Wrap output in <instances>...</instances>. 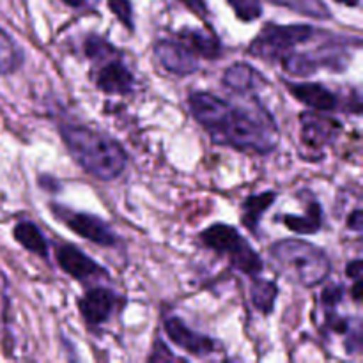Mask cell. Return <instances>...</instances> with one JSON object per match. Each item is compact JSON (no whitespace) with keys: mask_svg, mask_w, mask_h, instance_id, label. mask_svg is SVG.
I'll return each instance as SVG.
<instances>
[{"mask_svg":"<svg viewBox=\"0 0 363 363\" xmlns=\"http://www.w3.org/2000/svg\"><path fill=\"white\" fill-rule=\"evenodd\" d=\"M339 121L321 113L307 112L301 116V140L311 149H321L340 131Z\"/></svg>","mask_w":363,"mask_h":363,"instance_id":"7c38bea8","label":"cell"},{"mask_svg":"<svg viewBox=\"0 0 363 363\" xmlns=\"http://www.w3.org/2000/svg\"><path fill=\"white\" fill-rule=\"evenodd\" d=\"M177 35H179V41L197 57H204L209 60L222 57V43L209 32L199 30V28H184Z\"/></svg>","mask_w":363,"mask_h":363,"instance_id":"9a60e30c","label":"cell"},{"mask_svg":"<svg viewBox=\"0 0 363 363\" xmlns=\"http://www.w3.org/2000/svg\"><path fill=\"white\" fill-rule=\"evenodd\" d=\"M23 64V53L16 43L0 28V77L14 73Z\"/></svg>","mask_w":363,"mask_h":363,"instance_id":"d6986e66","label":"cell"},{"mask_svg":"<svg viewBox=\"0 0 363 363\" xmlns=\"http://www.w3.org/2000/svg\"><path fill=\"white\" fill-rule=\"evenodd\" d=\"M184 6L190 7L191 11H195L197 14H206V4L204 0H181Z\"/></svg>","mask_w":363,"mask_h":363,"instance_id":"83f0119b","label":"cell"},{"mask_svg":"<svg viewBox=\"0 0 363 363\" xmlns=\"http://www.w3.org/2000/svg\"><path fill=\"white\" fill-rule=\"evenodd\" d=\"M363 218H362V209H354L353 215L347 218V227L353 230H357V233H362V225H363Z\"/></svg>","mask_w":363,"mask_h":363,"instance_id":"484cf974","label":"cell"},{"mask_svg":"<svg viewBox=\"0 0 363 363\" xmlns=\"http://www.w3.org/2000/svg\"><path fill=\"white\" fill-rule=\"evenodd\" d=\"M94 84L106 94H130L135 89V77L121 59L119 50H113L103 59L96 60Z\"/></svg>","mask_w":363,"mask_h":363,"instance_id":"52a82bcc","label":"cell"},{"mask_svg":"<svg viewBox=\"0 0 363 363\" xmlns=\"http://www.w3.org/2000/svg\"><path fill=\"white\" fill-rule=\"evenodd\" d=\"M282 220L287 229H291L293 233L314 234L323 227L321 206L315 201H312L305 215H284Z\"/></svg>","mask_w":363,"mask_h":363,"instance_id":"ac0fdd59","label":"cell"},{"mask_svg":"<svg viewBox=\"0 0 363 363\" xmlns=\"http://www.w3.org/2000/svg\"><path fill=\"white\" fill-rule=\"evenodd\" d=\"M62 2H66L67 6H71V7H82L85 4V0H62Z\"/></svg>","mask_w":363,"mask_h":363,"instance_id":"f546056e","label":"cell"},{"mask_svg":"<svg viewBox=\"0 0 363 363\" xmlns=\"http://www.w3.org/2000/svg\"><path fill=\"white\" fill-rule=\"evenodd\" d=\"M59 131L71 158L99 181H113L126 170L128 155L113 138L71 123L60 124Z\"/></svg>","mask_w":363,"mask_h":363,"instance_id":"7a4b0ae2","label":"cell"},{"mask_svg":"<svg viewBox=\"0 0 363 363\" xmlns=\"http://www.w3.org/2000/svg\"><path fill=\"white\" fill-rule=\"evenodd\" d=\"M14 240L32 254H38L45 259L48 257V241L45 240V236H43V233L35 223L28 222V220H21L14 227Z\"/></svg>","mask_w":363,"mask_h":363,"instance_id":"2e32d148","label":"cell"},{"mask_svg":"<svg viewBox=\"0 0 363 363\" xmlns=\"http://www.w3.org/2000/svg\"><path fill=\"white\" fill-rule=\"evenodd\" d=\"M277 194L275 191H266V194L252 195L245 201L243 204V215H241V222L247 227L248 230L255 233L257 230V225L261 223L262 215L268 211L269 206L275 202Z\"/></svg>","mask_w":363,"mask_h":363,"instance_id":"e0dca14e","label":"cell"},{"mask_svg":"<svg viewBox=\"0 0 363 363\" xmlns=\"http://www.w3.org/2000/svg\"><path fill=\"white\" fill-rule=\"evenodd\" d=\"M52 213L64 223L69 227L73 233L78 236L85 238V240L92 241L101 247H113L117 245V236L112 230V227L101 220L99 216L89 215V213H77L71 209L62 208L59 204L52 206Z\"/></svg>","mask_w":363,"mask_h":363,"instance_id":"8992f818","label":"cell"},{"mask_svg":"<svg viewBox=\"0 0 363 363\" xmlns=\"http://www.w3.org/2000/svg\"><path fill=\"white\" fill-rule=\"evenodd\" d=\"M108 7L119 18L121 23L133 30V7H131L130 0H108Z\"/></svg>","mask_w":363,"mask_h":363,"instance_id":"603a6c76","label":"cell"},{"mask_svg":"<svg viewBox=\"0 0 363 363\" xmlns=\"http://www.w3.org/2000/svg\"><path fill=\"white\" fill-rule=\"evenodd\" d=\"M57 262H59L60 269L71 275L73 279L80 280V282H87V280H99V277H106V269L96 261H92L89 255L78 250L73 245H60L55 250Z\"/></svg>","mask_w":363,"mask_h":363,"instance_id":"9c48e42d","label":"cell"},{"mask_svg":"<svg viewBox=\"0 0 363 363\" xmlns=\"http://www.w3.org/2000/svg\"><path fill=\"white\" fill-rule=\"evenodd\" d=\"M222 82L229 91L236 92L240 96H247L250 92L259 91V89H262L268 84L266 78L255 67L243 62L233 64L230 67H227Z\"/></svg>","mask_w":363,"mask_h":363,"instance_id":"5bb4252c","label":"cell"},{"mask_svg":"<svg viewBox=\"0 0 363 363\" xmlns=\"http://www.w3.org/2000/svg\"><path fill=\"white\" fill-rule=\"evenodd\" d=\"M353 298L354 301L362 300V279L354 280V287H353Z\"/></svg>","mask_w":363,"mask_h":363,"instance_id":"f1b7e54d","label":"cell"},{"mask_svg":"<svg viewBox=\"0 0 363 363\" xmlns=\"http://www.w3.org/2000/svg\"><path fill=\"white\" fill-rule=\"evenodd\" d=\"M188 103L194 119L215 144L257 155H268L279 145V128L257 103L236 105L202 91L191 92Z\"/></svg>","mask_w":363,"mask_h":363,"instance_id":"6da1fadb","label":"cell"},{"mask_svg":"<svg viewBox=\"0 0 363 363\" xmlns=\"http://www.w3.org/2000/svg\"><path fill=\"white\" fill-rule=\"evenodd\" d=\"M346 351L347 353H360L362 350V325L354 321V326H350L346 332Z\"/></svg>","mask_w":363,"mask_h":363,"instance_id":"cb8c5ba5","label":"cell"},{"mask_svg":"<svg viewBox=\"0 0 363 363\" xmlns=\"http://www.w3.org/2000/svg\"><path fill=\"white\" fill-rule=\"evenodd\" d=\"M315 28L311 25L268 23L248 46V53L262 60H279L296 46L311 41Z\"/></svg>","mask_w":363,"mask_h":363,"instance_id":"5b68a950","label":"cell"},{"mask_svg":"<svg viewBox=\"0 0 363 363\" xmlns=\"http://www.w3.org/2000/svg\"><path fill=\"white\" fill-rule=\"evenodd\" d=\"M362 269H363L362 261H360V259H357V261H353V262H350V264H347L346 273H347V277H350V279L358 280V279H362Z\"/></svg>","mask_w":363,"mask_h":363,"instance_id":"4316f807","label":"cell"},{"mask_svg":"<svg viewBox=\"0 0 363 363\" xmlns=\"http://www.w3.org/2000/svg\"><path fill=\"white\" fill-rule=\"evenodd\" d=\"M155 55L169 73L177 77H188L199 69V57L181 41L162 39L155 45Z\"/></svg>","mask_w":363,"mask_h":363,"instance_id":"ba28073f","label":"cell"},{"mask_svg":"<svg viewBox=\"0 0 363 363\" xmlns=\"http://www.w3.org/2000/svg\"><path fill=\"white\" fill-rule=\"evenodd\" d=\"M201 240L206 247L213 248L218 254L227 255L230 264L238 272L245 273L252 279L261 275L262 268H264L262 259L234 227L225 225V223H215V225L202 230Z\"/></svg>","mask_w":363,"mask_h":363,"instance_id":"277c9868","label":"cell"},{"mask_svg":"<svg viewBox=\"0 0 363 363\" xmlns=\"http://www.w3.org/2000/svg\"><path fill=\"white\" fill-rule=\"evenodd\" d=\"M252 303L255 305L259 312L262 314H269L275 307L277 296H279V287L275 282H269V280H259L257 277L254 279L252 284Z\"/></svg>","mask_w":363,"mask_h":363,"instance_id":"ffe728a7","label":"cell"},{"mask_svg":"<svg viewBox=\"0 0 363 363\" xmlns=\"http://www.w3.org/2000/svg\"><path fill=\"white\" fill-rule=\"evenodd\" d=\"M335 2L344 4V6H350V7H357L360 4V0H335Z\"/></svg>","mask_w":363,"mask_h":363,"instance_id":"4dcf8cb0","label":"cell"},{"mask_svg":"<svg viewBox=\"0 0 363 363\" xmlns=\"http://www.w3.org/2000/svg\"><path fill=\"white\" fill-rule=\"evenodd\" d=\"M119 305V298L106 287H94L78 300V308L85 321L92 326L105 325Z\"/></svg>","mask_w":363,"mask_h":363,"instance_id":"30bf717a","label":"cell"},{"mask_svg":"<svg viewBox=\"0 0 363 363\" xmlns=\"http://www.w3.org/2000/svg\"><path fill=\"white\" fill-rule=\"evenodd\" d=\"M165 332L176 346L183 347V351L194 354V357H208V354L216 351L215 340L209 339L208 335H202V333H197L191 328H188L179 318L167 319Z\"/></svg>","mask_w":363,"mask_h":363,"instance_id":"8fae6325","label":"cell"},{"mask_svg":"<svg viewBox=\"0 0 363 363\" xmlns=\"http://www.w3.org/2000/svg\"><path fill=\"white\" fill-rule=\"evenodd\" d=\"M287 89L291 94L301 101L303 105L311 106L315 112H332V110L340 108L339 96L333 91L326 89L321 84H311V82H300V84H291L287 82Z\"/></svg>","mask_w":363,"mask_h":363,"instance_id":"4fadbf2b","label":"cell"},{"mask_svg":"<svg viewBox=\"0 0 363 363\" xmlns=\"http://www.w3.org/2000/svg\"><path fill=\"white\" fill-rule=\"evenodd\" d=\"M236 16L243 21H254L261 18L262 4L261 0H227Z\"/></svg>","mask_w":363,"mask_h":363,"instance_id":"7402d4cb","label":"cell"},{"mask_svg":"<svg viewBox=\"0 0 363 363\" xmlns=\"http://www.w3.org/2000/svg\"><path fill=\"white\" fill-rule=\"evenodd\" d=\"M269 257L282 277L301 287H315L332 273V261L323 248L303 240L277 241Z\"/></svg>","mask_w":363,"mask_h":363,"instance_id":"3957f363","label":"cell"},{"mask_svg":"<svg viewBox=\"0 0 363 363\" xmlns=\"http://www.w3.org/2000/svg\"><path fill=\"white\" fill-rule=\"evenodd\" d=\"M342 296H344V287L342 286H332V287H328V289H325V293H323V296H321V301L326 308H333L340 303Z\"/></svg>","mask_w":363,"mask_h":363,"instance_id":"d4e9b609","label":"cell"},{"mask_svg":"<svg viewBox=\"0 0 363 363\" xmlns=\"http://www.w3.org/2000/svg\"><path fill=\"white\" fill-rule=\"evenodd\" d=\"M269 2L277 4V6L289 7L296 13L307 14V16L315 18V20H328L332 16L323 0H269Z\"/></svg>","mask_w":363,"mask_h":363,"instance_id":"44dd1931","label":"cell"}]
</instances>
